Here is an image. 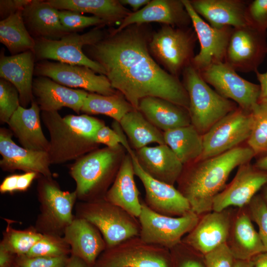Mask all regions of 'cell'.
Here are the masks:
<instances>
[{
  "label": "cell",
  "mask_w": 267,
  "mask_h": 267,
  "mask_svg": "<svg viewBox=\"0 0 267 267\" xmlns=\"http://www.w3.org/2000/svg\"><path fill=\"white\" fill-rule=\"evenodd\" d=\"M143 35L134 29L112 32L83 47L85 54L104 69L112 87L134 109L140 100L161 98L188 110L189 98L182 83L162 69L150 55Z\"/></svg>",
  "instance_id": "1"
},
{
  "label": "cell",
  "mask_w": 267,
  "mask_h": 267,
  "mask_svg": "<svg viewBox=\"0 0 267 267\" xmlns=\"http://www.w3.org/2000/svg\"><path fill=\"white\" fill-rule=\"evenodd\" d=\"M255 156L249 146H239L219 155L187 165L178 190L188 200L191 211L200 215L212 210L216 196L225 187L231 172Z\"/></svg>",
  "instance_id": "2"
},
{
  "label": "cell",
  "mask_w": 267,
  "mask_h": 267,
  "mask_svg": "<svg viewBox=\"0 0 267 267\" xmlns=\"http://www.w3.org/2000/svg\"><path fill=\"white\" fill-rule=\"evenodd\" d=\"M41 117L50 135L47 153L51 164L76 160L96 149L93 136L105 125L86 114L62 117L58 111H42Z\"/></svg>",
  "instance_id": "3"
},
{
  "label": "cell",
  "mask_w": 267,
  "mask_h": 267,
  "mask_svg": "<svg viewBox=\"0 0 267 267\" xmlns=\"http://www.w3.org/2000/svg\"><path fill=\"white\" fill-rule=\"evenodd\" d=\"M183 85L188 94L191 124L202 134L226 115L236 103L213 90L191 64L183 71Z\"/></svg>",
  "instance_id": "4"
},
{
  "label": "cell",
  "mask_w": 267,
  "mask_h": 267,
  "mask_svg": "<svg viewBox=\"0 0 267 267\" xmlns=\"http://www.w3.org/2000/svg\"><path fill=\"white\" fill-rule=\"evenodd\" d=\"M123 148L96 149L76 160L70 173L76 182L77 197L93 200L106 190L121 165Z\"/></svg>",
  "instance_id": "5"
},
{
  "label": "cell",
  "mask_w": 267,
  "mask_h": 267,
  "mask_svg": "<svg viewBox=\"0 0 267 267\" xmlns=\"http://www.w3.org/2000/svg\"><path fill=\"white\" fill-rule=\"evenodd\" d=\"M104 36L103 31L96 27L83 34L72 32L56 40L35 39L33 51L36 62L53 60L64 63L84 66L95 73L105 75L103 67L89 58L83 51L84 46L96 43Z\"/></svg>",
  "instance_id": "6"
},
{
  "label": "cell",
  "mask_w": 267,
  "mask_h": 267,
  "mask_svg": "<svg viewBox=\"0 0 267 267\" xmlns=\"http://www.w3.org/2000/svg\"><path fill=\"white\" fill-rule=\"evenodd\" d=\"M81 218L99 231L106 248L139 234L138 220L104 198L93 199L83 205Z\"/></svg>",
  "instance_id": "7"
},
{
  "label": "cell",
  "mask_w": 267,
  "mask_h": 267,
  "mask_svg": "<svg viewBox=\"0 0 267 267\" xmlns=\"http://www.w3.org/2000/svg\"><path fill=\"white\" fill-rule=\"evenodd\" d=\"M199 215L191 211L180 217L158 214L142 202L138 220L139 237L144 242L168 250L179 244L182 237L191 231L199 220Z\"/></svg>",
  "instance_id": "8"
},
{
  "label": "cell",
  "mask_w": 267,
  "mask_h": 267,
  "mask_svg": "<svg viewBox=\"0 0 267 267\" xmlns=\"http://www.w3.org/2000/svg\"><path fill=\"white\" fill-rule=\"evenodd\" d=\"M197 40L190 28L166 25L153 35L149 48L169 73L178 78L191 63Z\"/></svg>",
  "instance_id": "9"
},
{
  "label": "cell",
  "mask_w": 267,
  "mask_h": 267,
  "mask_svg": "<svg viewBox=\"0 0 267 267\" xmlns=\"http://www.w3.org/2000/svg\"><path fill=\"white\" fill-rule=\"evenodd\" d=\"M169 251L137 236L106 248L93 267H170Z\"/></svg>",
  "instance_id": "10"
},
{
  "label": "cell",
  "mask_w": 267,
  "mask_h": 267,
  "mask_svg": "<svg viewBox=\"0 0 267 267\" xmlns=\"http://www.w3.org/2000/svg\"><path fill=\"white\" fill-rule=\"evenodd\" d=\"M252 124L251 112L238 106L203 134V151L199 160L219 155L239 146L250 137Z\"/></svg>",
  "instance_id": "11"
},
{
  "label": "cell",
  "mask_w": 267,
  "mask_h": 267,
  "mask_svg": "<svg viewBox=\"0 0 267 267\" xmlns=\"http://www.w3.org/2000/svg\"><path fill=\"white\" fill-rule=\"evenodd\" d=\"M267 31L247 25L233 28L224 62L236 72H256L267 54Z\"/></svg>",
  "instance_id": "12"
},
{
  "label": "cell",
  "mask_w": 267,
  "mask_h": 267,
  "mask_svg": "<svg viewBox=\"0 0 267 267\" xmlns=\"http://www.w3.org/2000/svg\"><path fill=\"white\" fill-rule=\"evenodd\" d=\"M34 75L46 77L64 86L80 88L91 93L104 95L117 93L105 75H97L84 66L44 60L35 63Z\"/></svg>",
  "instance_id": "13"
},
{
  "label": "cell",
  "mask_w": 267,
  "mask_h": 267,
  "mask_svg": "<svg viewBox=\"0 0 267 267\" xmlns=\"http://www.w3.org/2000/svg\"><path fill=\"white\" fill-rule=\"evenodd\" d=\"M204 81L222 97L251 112L258 103L260 87L240 76L224 62L210 65L199 72Z\"/></svg>",
  "instance_id": "14"
},
{
  "label": "cell",
  "mask_w": 267,
  "mask_h": 267,
  "mask_svg": "<svg viewBox=\"0 0 267 267\" xmlns=\"http://www.w3.org/2000/svg\"><path fill=\"white\" fill-rule=\"evenodd\" d=\"M182 2L200 45L199 53L192 60V65L200 72L212 64L224 62L233 28L212 27L195 12L189 0H182Z\"/></svg>",
  "instance_id": "15"
},
{
  "label": "cell",
  "mask_w": 267,
  "mask_h": 267,
  "mask_svg": "<svg viewBox=\"0 0 267 267\" xmlns=\"http://www.w3.org/2000/svg\"><path fill=\"white\" fill-rule=\"evenodd\" d=\"M130 155L135 176L144 188V202L150 209L158 214L171 217L182 216L191 211L188 200L178 189L150 177L140 166L135 153Z\"/></svg>",
  "instance_id": "16"
},
{
  "label": "cell",
  "mask_w": 267,
  "mask_h": 267,
  "mask_svg": "<svg viewBox=\"0 0 267 267\" xmlns=\"http://www.w3.org/2000/svg\"><path fill=\"white\" fill-rule=\"evenodd\" d=\"M267 184V172L250 162L238 167L233 179L215 198L212 210L221 212L230 206L248 205L257 192Z\"/></svg>",
  "instance_id": "17"
},
{
  "label": "cell",
  "mask_w": 267,
  "mask_h": 267,
  "mask_svg": "<svg viewBox=\"0 0 267 267\" xmlns=\"http://www.w3.org/2000/svg\"><path fill=\"white\" fill-rule=\"evenodd\" d=\"M38 185L42 220L52 231L63 230L72 222L76 191L62 190L51 178L42 176Z\"/></svg>",
  "instance_id": "18"
},
{
  "label": "cell",
  "mask_w": 267,
  "mask_h": 267,
  "mask_svg": "<svg viewBox=\"0 0 267 267\" xmlns=\"http://www.w3.org/2000/svg\"><path fill=\"white\" fill-rule=\"evenodd\" d=\"M12 133L5 128L0 129V166L4 171L16 170L34 172L42 176L51 178V165L47 152L28 149L17 144Z\"/></svg>",
  "instance_id": "19"
},
{
  "label": "cell",
  "mask_w": 267,
  "mask_h": 267,
  "mask_svg": "<svg viewBox=\"0 0 267 267\" xmlns=\"http://www.w3.org/2000/svg\"><path fill=\"white\" fill-rule=\"evenodd\" d=\"M231 225L229 215L225 210L209 212L199 219L181 242L204 255L227 243Z\"/></svg>",
  "instance_id": "20"
},
{
  "label": "cell",
  "mask_w": 267,
  "mask_h": 267,
  "mask_svg": "<svg viewBox=\"0 0 267 267\" xmlns=\"http://www.w3.org/2000/svg\"><path fill=\"white\" fill-rule=\"evenodd\" d=\"M35 100L41 111H58L63 107L79 114L88 92L60 85L44 76L34 78L32 87Z\"/></svg>",
  "instance_id": "21"
},
{
  "label": "cell",
  "mask_w": 267,
  "mask_h": 267,
  "mask_svg": "<svg viewBox=\"0 0 267 267\" xmlns=\"http://www.w3.org/2000/svg\"><path fill=\"white\" fill-rule=\"evenodd\" d=\"M154 22L174 27H186L191 22L182 0H153L137 11L130 13L113 31L121 32L132 24Z\"/></svg>",
  "instance_id": "22"
},
{
  "label": "cell",
  "mask_w": 267,
  "mask_h": 267,
  "mask_svg": "<svg viewBox=\"0 0 267 267\" xmlns=\"http://www.w3.org/2000/svg\"><path fill=\"white\" fill-rule=\"evenodd\" d=\"M142 170L152 178L174 185L184 168L171 149L166 144L145 146L135 152Z\"/></svg>",
  "instance_id": "23"
},
{
  "label": "cell",
  "mask_w": 267,
  "mask_h": 267,
  "mask_svg": "<svg viewBox=\"0 0 267 267\" xmlns=\"http://www.w3.org/2000/svg\"><path fill=\"white\" fill-rule=\"evenodd\" d=\"M36 62L34 51L0 56V77L11 83L19 93L20 105L26 108L34 100L32 87Z\"/></svg>",
  "instance_id": "24"
},
{
  "label": "cell",
  "mask_w": 267,
  "mask_h": 267,
  "mask_svg": "<svg viewBox=\"0 0 267 267\" xmlns=\"http://www.w3.org/2000/svg\"><path fill=\"white\" fill-rule=\"evenodd\" d=\"M64 238L70 246L72 255L93 266L99 256L106 248L99 231L82 218L73 220L65 228Z\"/></svg>",
  "instance_id": "25"
},
{
  "label": "cell",
  "mask_w": 267,
  "mask_h": 267,
  "mask_svg": "<svg viewBox=\"0 0 267 267\" xmlns=\"http://www.w3.org/2000/svg\"><path fill=\"white\" fill-rule=\"evenodd\" d=\"M195 12L216 28H237L249 24L246 17L248 2L242 0H189Z\"/></svg>",
  "instance_id": "26"
},
{
  "label": "cell",
  "mask_w": 267,
  "mask_h": 267,
  "mask_svg": "<svg viewBox=\"0 0 267 267\" xmlns=\"http://www.w3.org/2000/svg\"><path fill=\"white\" fill-rule=\"evenodd\" d=\"M25 26L35 39L56 40L72 33L61 24L58 10L47 0H31L22 11Z\"/></svg>",
  "instance_id": "27"
},
{
  "label": "cell",
  "mask_w": 267,
  "mask_h": 267,
  "mask_svg": "<svg viewBox=\"0 0 267 267\" xmlns=\"http://www.w3.org/2000/svg\"><path fill=\"white\" fill-rule=\"evenodd\" d=\"M40 111L39 105L34 99L28 108L20 106L7 124L23 147L47 152L49 140L44 136L41 127Z\"/></svg>",
  "instance_id": "28"
},
{
  "label": "cell",
  "mask_w": 267,
  "mask_h": 267,
  "mask_svg": "<svg viewBox=\"0 0 267 267\" xmlns=\"http://www.w3.org/2000/svg\"><path fill=\"white\" fill-rule=\"evenodd\" d=\"M134 176L132 159L128 153L123 157L113 182L104 198L138 219L141 211L142 202L139 199Z\"/></svg>",
  "instance_id": "29"
},
{
  "label": "cell",
  "mask_w": 267,
  "mask_h": 267,
  "mask_svg": "<svg viewBox=\"0 0 267 267\" xmlns=\"http://www.w3.org/2000/svg\"><path fill=\"white\" fill-rule=\"evenodd\" d=\"M137 110L163 132L191 124L186 108L161 98L144 97L140 100Z\"/></svg>",
  "instance_id": "30"
},
{
  "label": "cell",
  "mask_w": 267,
  "mask_h": 267,
  "mask_svg": "<svg viewBox=\"0 0 267 267\" xmlns=\"http://www.w3.org/2000/svg\"><path fill=\"white\" fill-rule=\"evenodd\" d=\"M227 244L236 260H251L266 252L259 233L255 230L250 215L240 214L231 225Z\"/></svg>",
  "instance_id": "31"
},
{
  "label": "cell",
  "mask_w": 267,
  "mask_h": 267,
  "mask_svg": "<svg viewBox=\"0 0 267 267\" xmlns=\"http://www.w3.org/2000/svg\"><path fill=\"white\" fill-rule=\"evenodd\" d=\"M164 141L184 166L198 161L203 153V134L192 125L163 132Z\"/></svg>",
  "instance_id": "32"
},
{
  "label": "cell",
  "mask_w": 267,
  "mask_h": 267,
  "mask_svg": "<svg viewBox=\"0 0 267 267\" xmlns=\"http://www.w3.org/2000/svg\"><path fill=\"white\" fill-rule=\"evenodd\" d=\"M57 10L92 14L110 23L125 18L131 12L117 0H47Z\"/></svg>",
  "instance_id": "33"
},
{
  "label": "cell",
  "mask_w": 267,
  "mask_h": 267,
  "mask_svg": "<svg viewBox=\"0 0 267 267\" xmlns=\"http://www.w3.org/2000/svg\"><path fill=\"white\" fill-rule=\"evenodd\" d=\"M119 124L136 150L151 143L165 144L163 132L151 123L138 110L134 109L127 113Z\"/></svg>",
  "instance_id": "34"
},
{
  "label": "cell",
  "mask_w": 267,
  "mask_h": 267,
  "mask_svg": "<svg viewBox=\"0 0 267 267\" xmlns=\"http://www.w3.org/2000/svg\"><path fill=\"white\" fill-rule=\"evenodd\" d=\"M0 42L7 48L11 55L34 50L35 40L25 26L22 11L0 20Z\"/></svg>",
  "instance_id": "35"
},
{
  "label": "cell",
  "mask_w": 267,
  "mask_h": 267,
  "mask_svg": "<svg viewBox=\"0 0 267 267\" xmlns=\"http://www.w3.org/2000/svg\"><path fill=\"white\" fill-rule=\"evenodd\" d=\"M134 109L122 94L110 95L89 93L81 109L86 114H102L120 122L128 112Z\"/></svg>",
  "instance_id": "36"
},
{
  "label": "cell",
  "mask_w": 267,
  "mask_h": 267,
  "mask_svg": "<svg viewBox=\"0 0 267 267\" xmlns=\"http://www.w3.org/2000/svg\"><path fill=\"white\" fill-rule=\"evenodd\" d=\"M251 112L253 124L248 146L255 156L263 157L267 155V102H258Z\"/></svg>",
  "instance_id": "37"
},
{
  "label": "cell",
  "mask_w": 267,
  "mask_h": 267,
  "mask_svg": "<svg viewBox=\"0 0 267 267\" xmlns=\"http://www.w3.org/2000/svg\"><path fill=\"white\" fill-rule=\"evenodd\" d=\"M43 236V233L34 230H16L9 227L0 243L13 254L25 256Z\"/></svg>",
  "instance_id": "38"
},
{
  "label": "cell",
  "mask_w": 267,
  "mask_h": 267,
  "mask_svg": "<svg viewBox=\"0 0 267 267\" xmlns=\"http://www.w3.org/2000/svg\"><path fill=\"white\" fill-rule=\"evenodd\" d=\"M71 251L64 238L53 233H44L25 255L28 257H57Z\"/></svg>",
  "instance_id": "39"
},
{
  "label": "cell",
  "mask_w": 267,
  "mask_h": 267,
  "mask_svg": "<svg viewBox=\"0 0 267 267\" xmlns=\"http://www.w3.org/2000/svg\"><path fill=\"white\" fill-rule=\"evenodd\" d=\"M119 122L115 121L112 124V129L105 126H101L95 133L93 140L97 144H103L106 147L116 148L122 146L130 155L135 152L130 147Z\"/></svg>",
  "instance_id": "40"
},
{
  "label": "cell",
  "mask_w": 267,
  "mask_h": 267,
  "mask_svg": "<svg viewBox=\"0 0 267 267\" xmlns=\"http://www.w3.org/2000/svg\"><path fill=\"white\" fill-rule=\"evenodd\" d=\"M21 106L16 88L9 82L0 79V121L4 124L9 120Z\"/></svg>",
  "instance_id": "41"
},
{
  "label": "cell",
  "mask_w": 267,
  "mask_h": 267,
  "mask_svg": "<svg viewBox=\"0 0 267 267\" xmlns=\"http://www.w3.org/2000/svg\"><path fill=\"white\" fill-rule=\"evenodd\" d=\"M58 14L62 26L71 32H77L91 26H101L106 22L99 17L86 16L76 11L58 10Z\"/></svg>",
  "instance_id": "42"
},
{
  "label": "cell",
  "mask_w": 267,
  "mask_h": 267,
  "mask_svg": "<svg viewBox=\"0 0 267 267\" xmlns=\"http://www.w3.org/2000/svg\"><path fill=\"white\" fill-rule=\"evenodd\" d=\"M250 216L258 225V233L267 253V205L263 197L255 195L248 204Z\"/></svg>",
  "instance_id": "43"
},
{
  "label": "cell",
  "mask_w": 267,
  "mask_h": 267,
  "mask_svg": "<svg viewBox=\"0 0 267 267\" xmlns=\"http://www.w3.org/2000/svg\"><path fill=\"white\" fill-rule=\"evenodd\" d=\"M205 267H233L235 259L227 243L203 255Z\"/></svg>",
  "instance_id": "44"
},
{
  "label": "cell",
  "mask_w": 267,
  "mask_h": 267,
  "mask_svg": "<svg viewBox=\"0 0 267 267\" xmlns=\"http://www.w3.org/2000/svg\"><path fill=\"white\" fill-rule=\"evenodd\" d=\"M246 17L249 25L267 31V0H254L248 2Z\"/></svg>",
  "instance_id": "45"
},
{
  "label": "cell",
  "mask_w": 267,
  "mask_h": 267,
  "mask_svg": "<svg viewBox=\"0 0 267 267\" xmlns=\"http://www.w3.org/2000/svg\"><path fill=\"white\" fill-rule=\"evenodd\" d=\"M67 256L57 257H28L18 256L15 267H65L68 261Z\"/></svg>",
  "instance_id": "46"
},
{
  "label": "cell",
  "mask_w": 267,
  "mask_h": 267,
  "mask_svg": "<svg viewBox=\"0 0 267 267\" xmlns=\"http://www.w3.org/2000/svg\"><path fill=\"white\" fill-rule=\"evenodd\" d=\"M31 0H0V17L1 20L22 11Z\"/></svg>",
  "instance_id": "47"
},
{
  "label": "cell",
  "mask_w": 267,
  "mask_h": 267,
  "mask_svg": "<svg viewBox=\"0 0 267 267\" xmlns=\"http://www.w3.org/2000/svg\"><path fill=\"white\" fill-rule=\"evenodd\" d=\"M181 258L178 259L175 256L174 259L171 257V259L175 262L171 261L170 267H205L204 259L201 262L191 255H181Z\"/></svg>",
  "instance_id": "48"
},
{
  "label": "cell",
  "mask_w": 267,
  "mask_h": 267,
  "mask_svg": "<svg viewBox=\"0 0 267 267\" xmlns=\"http://www.w3.org/2000/svg\"><path fill=\"white\" fill-rule=\"evenodd\" d=\"M38 175L39 174L34 172H25L24 174L19 175L17 191H26Z\"/></svg>",
  "instance_id": "49"
},
{
  "label": "cell",
  "mask_w": 267,
  "mask_h": 267,
  "mask_svg": "<svg viewBox=\"0 0 267 267\" xmlns=\"http://www.w3.org/2000/svg\"><path fill=\"white\" fill-rule=\"evenodd\" d=\"M18 177L19 175L13 174L5 177L0 185V192L12 193L17 191Z\"/></svg>",
  "instance_id": "50"
},
{
  "label": "cell",
  "mask_w": 267,
  "mask_h": 267,
  "mask_svg": "<svg viewBox=\"0 0 267 267\" xmlns=\"http://www.w3.org/2000/svg\"><path fill=\"white\" fill-rule=\"evenodd\" d=\"M255 73L260 87L258 102H267V71L262 73L257 71Z\"/></svg>",
  "instance_id": "51"
},
{
  "label": "cell",
  "mask_w": 267,
  "mask_h": 267,
  "mask_svg": "<svg viewBox=\"0 0 267 267\" xmlns=\"http://www.w3.org/2000/svg\"><path fill=\"white\" fill-rule=\"evenodd\" d=\"M13 254L2 244L0 245V267H9Z\"/></svg>",
  "instance_id": "52"
},
{
  "label": "cell",
  "mask_w": 267,
  "mask_h": 267,
  "mask_svg": "<svg viewBox=\"0 0 267 267\" xmlns=\"http://www.w3.org/2000/svg\"><path fill=\"white\" fill-rule=\"evenodd\" d=\"M150 0H120L123 5H129L130 6L134 12L139 10V9L142 7L145 6Z\"/></svg>",
  "instance_id": "53"
},
{
  "label": "cell",
  "mask_w": 267,
  "mask_h": 267,
  "mask_svg": "<svg viewBox=\"0 0 267 267\" xmlns=\"http://www.w3.org/2000/svg\"><path fill=\"white\" fill-rule=\"evenodd\" d=\"M65 267H91L81 258L72 255L68 259Z\"/></svg>",
  "instance_id": "54"
},
{
  "label": "cell",
  "mask_w": 267,
  "mask_h": 267,
  "mask_svg": "<svg viewBox=\"0 0 267 267\" xmlns=\"http://www.w3.org/2000/svg\"><path fill=\"white\" fill-rule=\"evenodd\" d=\"M252 260L253 267H267V253H262L255 256Z\"/></svg>",
  "instance_id": "55"
},
{
  "label": "cell",
  "mask_w": 267,
  "mask_h": 267,
  "mask_svg": "<svg viewBox=\"0 0 267 267\" xmlns=\"http://www.w3.org/2000/svg\"><path fill=\"white\" fill-rule=\"evenodd\" d=\"M254 166L260 170L267 172V155L260 157Z\"/></svg>",
  "instance_id": "56"
},
{
  "label": "cell",
  "mask_w": 267,
  "mask_h": 267,
  "mask_svg": "<svg viewBox=\"0 0 267 267\" xmlns=\"http://www.w3.org/2000/svg\"><path fill=\"white\" fill-rule=\"evenodd\" d=\"M253 266L254 264L252 260H235L233 267H253Z\"/></svg>",
  "instance_id": "57"
},
{
  "label": "cell",
  "mask_w": 267,
  "mask_h": 267,
  "mask_svg": "<svg viewBox=\"0 0 267 267\" xmlns=\"http://www.w3.org/2000/svg\"><path fill=\"white\" fill-rule=\"evenodd\" d=\"M263 198L267 205V184L264 187Z\"/></svg>",
  "instance_id": "58"
}]
</instances>
